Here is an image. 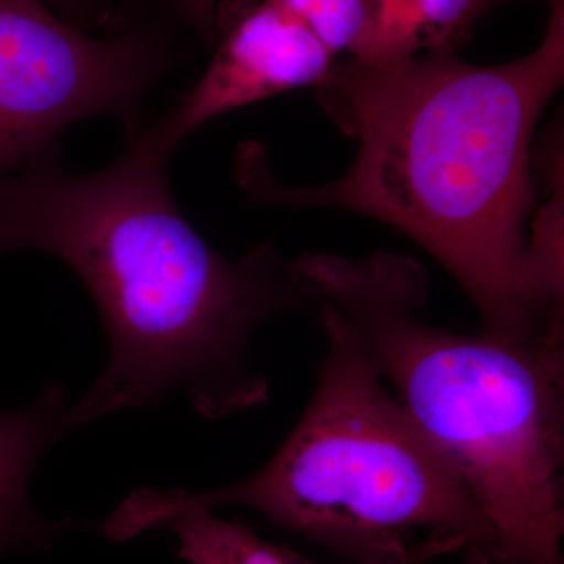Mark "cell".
<instances>
[{
  "label": "cell",
  "mask_w": 564,
  "mask_h": 564,
  "mask_svg": "<svg viewBox=\"0 0 564 564\" xmlns=\"http://www.w3.org/2000/svg\"><path fill=\"white\" fill-rule=\"evenodd\" d=\"M564 80V0L551 2L540 46L480 66L433 51L391 65L334 62L317 90L356 141L350 169L317 187H288L254 150L240 172L252 198L367 215L422 245L470 296L484 332L564 344L545 304L527 234L534 203L533 137Z\"/></svg>",
  "instance_id": "cell-1"
},
{
  "label": "cell",
  "mask_w": 564,
  "mask_h": 564,
  "mask_svg": "<svg viewBox=\"0 0 564 564\" xmlns=\"http://www.w3.org/2000/svg\"><path fill=\"white\" fill-rule=\"evenodd\" d=\"M165 163L129 147L99 172H63L52 144L0 182V254L57 256L98 304L110 344L101 377L70 406L74 429L185 391L207 419L269 400L250 343L274 315L315 310L272 243L239 262L214 250L177 209Z\"/></svg>",
  "instance_id": "cell-2"
},
{
  "label": "cell",
  "mask_w": 564,
  "mask_h": 564,
  "mask_svg": "<svg viewBox=\"0 0 564 564\" xmlns=\"http://www.w3.org/2000/svg\"><path fill=\"white\" fill-rule=\"evenodd\" d=\"M293 265L480 505L499 564H563L564 347L423 322L429 276L406 256L313 252Z\"/></svg>",
  "instance_id": "cell-3"
},
{
  "label": "cell",
  "mask_w": 564,
  "mask_h": 564,
  "mask_svg": "<svg viewBox=\"0 0 564 564\" xmlns=\"http://www.w3.org/2000/svg\"><path fill=\"white\" fill-rule=\"evenodd\" d=\"M328 352L295 429L262 469L203 494L140 489L104 524L111 540L187 508L248 505L274 524L361 564H423L463 551L499 564L496 533L383 378L350 325L317 306Z\"/></svg>",
  "instance_id": "cell-4"
},
{
  "label": "cell",
  "mask_w": 564,
  "mask_h": 564,
  "mask_svg": "<svg viewBox=\"0 0 564 564\" xmlns=\"http://www.w3.org/2000/svg\"><path fill=\"white\" fill-rule=\"evenodd\" d=\"M182 20L172 0H139L93 39L40 0H0V173L90 115L120 118L132 140L144 96L182 61Z\"/></svg>",
  "instance_id": "cell-5"
},
{
  "label": "cell",
  "mask_w": 564,
  "mask_h": 564,
  "mask_svg": "<svg viewBox=\"0 0 564 564\" xmlns=\"http://www.w3.org/2000/svg\"><path fill=\"white\" fill-rule=\"evenodd\" d=\"M215 57L202 79L129 147L158 161L204 122L225 111L296 88L318 87L333 68L321 39L276 0L217 6Z\"/></svg>",
  "instance_id": "cell-6"
},
{
  "label": "cell",
  "mask_w": 564,
  "mask_h": 564,
  "mask_svg": "<svg viewBox=\"0 0 564 564\" xmlns=\"http://www.w3.org/2000/svg\"><path fill=\"white\" fill-rule=\"evenodd\" d=\"M70 406L66 389L52 384L31 406L0 414V554L52 534L32 510L28 484L40 456L74 429Z\"/></svg>",
  "instance_id": "cell-7"
},
{
  "label": "cell",
  "mask_w": 564,
  "mask_h": 564,
  "mask_svg": "<svg viewBox=\"0 0 564 564\" xmlns=\"http://www.w3.org/2000/svg\"><path fill=\"white\" fill-rule=\"evenodd\" d=\"M488 0H366V24L352 61L391 65L425 52L456 51Z\"/></svg>",
  "instance_id": "cell-8"
},
{
  "label": "cell",
  "mask_w": 564,
  "mask_h": 564,
  "mask_svg": "<svg viewBox=\"0 0 564 564\" xmlns=\"http://www.w3.org/2000/svg\"><path fill=\"white\" fill-rule=\"evenodd\" d=\"M163 527L176 534L177 554L188 564H318L204 508L182 510Z\"/></svg>",
  "instance_id": "cell-9"
},
{
  "label": "cell",
  "mask_w": 564,
  "mask_h": 564,
  "mask_svg": "<svg viewBox=\"0 0 564 564\" xmlns=\"http://www.w3.org/2000/svg\"><path fill=\"white\" fill-rule=\"evenodd\" d=\"M337 54L351 57L366 24V0H276Z\"/></svg>",
  "instance_id": "cell-10"
},
{
  "label": "cell",
  "mask_w": 564,
  "mask_h": 564,
  "mask_svg": "<svg viewBox=\"0 0 564 564\" xmlns=\"http://www.w3.org/2000/svg\"><path fill=\"white\" fill-rule=\"evenodd\" d=\"M184 21L199 33L207 44H217V3L215 0H176Z\"/></svg>",
  "instance_id": "cell-11"
},
{
  "label": "cell",
  "mask_w": 564,
  "mask_h": 564,
  "mask_svg": "<svg viewBox=\"0 0 564 564\" xmlns=\"http://www.w3.org/2000/svg\"><path fill=\"white\" fill-rule=\"evenodd\" d=\"M70 18L77 28H90L109 18V0H51Z\"/></svg>",
  "instance_id": "cell-12"
},
{
  "label": "cell",
  "mask_w": 564,
  "mask_h": 564,
  "mask_svg": "<svg viewBox=\"0 0 564 564\" xmlns=\"http://www.w3.org/2000/svg\"><path fill=\"white\" fill-rule=\"evenodd\" d=\"M502 2H510V0H488L489 9H491L492 6H496V3ZM549 2H554V0H549Z\"/></svg>",
  "instance_id": "cell-13"
}]
</instances>
